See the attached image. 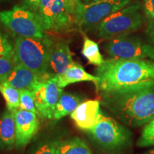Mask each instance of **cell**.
<instances>
[{
    "mask_svg": "<svg viewBox=\"0 0 154 154\" xmlns=\"http://www.w3.org/2000/svg\"><path fill=\"white\" fill-rule=\"evenodd\" d=\"M100 95L124 93L154 84V61L109 59L96 69Z\"/></svg>",
    "mask_w": 154,
    "mask_h": 154,
    "instance_id": "obj_1",
    "label": "cell"
},
{
    "mask_svg": "<svg viewBox=\"0 0 154 154\" xmlns=\"http://www.w3.org/2000/svg\"><path fill=\"white\" fill-rule=\"evenodd\" d=\"M57 78V85L61 88L69 84L82 82H92L96 84L99 82V77L90 74L85 71L82 65L74 62L63 74L58 75Z\"/></svg>",
    "mask_w": 154,
    "mask_h": 154,
    "instance_id": "obj_16",
    "label": "cell"
},
{
    "mask_svg": "<svg viewBox=\"0 0 154 154\" xmlns=\"http://www.w3.org/2000/svg\"><path fill=\"white\" fill-rule=\"evenodd\" d=\"M15 65L13 57H0V84L5 82Z\"/></svg>",
    "mask_w": 154,
    "mask_h": 154,
    "instance_id": "obj_25",
    "label": "cell"
},
{
    "mask_svg": "<svg viewBox=\"0 0 154 154\" xmlns=\"http://www.w3.org/2000/svg\"><path fill=\"white\" fill-rule=\"evenodd\" d=\"M74 62L68 43L63 39H54L49 53L47 74L50 76L63 74Z\"/></svg>",
    "mask_w": 154,
    "mask_h": 154,
    "instance_id": "obj_12",
    "label": "cell"
},
{
    "mask_svg": "<svg viewBox=\"0 0 154 154\" xmlns=\"http://www.w3.org/2000/svg\"><path fill=\"white\" fill-rule=\"evenodd\" d=\"M14 45L9 38L0 30V57H13Z\"/></svg>",
    "mask_w": 154,
    "mask_h": 154,
    "instance_id": "obj_26",
    "label": "cell"
},
{
    "mask_svg": "<svg viewBox=\"0 0 154 154\" xmlns=\"http://www.w3.org/2000/svg\"><path fill=\"white\" fill-rule=\"evenodd\" d=\"M102 105L127 126H143L154 117V84L124 93L102 94Z\"/></svg>",
    "mask_w": 154,
    "mask_h": 154,
    "instance_id": "obj_2",
    "label": "cell"
},
{
    "mask_svg": "<svg viewBox=\"0 0 154 154\" xmlns=\"http://www.w3.org/2000/svg\"><path fill=\"white\" fill-rule=\"evenodd\" d=\"M57 151L59 154H92L86 142L78 137L60 140Z\"/></svg>",
    "mask_w": 154,
    "mask_h": 154,
    "instance_id": "obj_18",
    "label": "cell"
},
{
    "mask_svg": "<svg viewBox=\"0 0 154 154\" xmlns=\"http://www.w3.org/2000/svg\"><path fill=\"white\" fill-rule=\"evenodd\" d=\"M45 76L36 74L22 65L16 64L7 79L2 84L16 88L17 89H29L33 91L36 84Z\"/></svg>",
    "mask_w": 154,
    "mask_h": 154,
    "instance_id": "obj_14",
    "label": "cell"
},
{
    "mask_svg": "<svg viewBox=\"0 0 154 154\" xmlns=\"http://www.w3.org/2000/svg\"><path fill=\"white\" fill-rule=\"evenodd\" d=\"M0 22L17 36L43 38L47 36L37 13L24 5L0 11Z\"/></svg>",
    "mask_w": 154,
    "mask_h": 154,
    "instance_id": "obj_6",
    "label": "cell"
},
{
    "mask_svg": "<svg viewBox=\"0 0 154 154\" xmlns=\"http://www.w3.org/2000/svg\"><path fill=\"white\" fill-rule=\"evenodd\" d=\"M88 132L94 143L107 151L125 150L133 142L132 133L128 128L102 113L96 124Z\"/></svg>",
    "mask_w": 154,
    "mask_h": 154,
    "instance_id": "obj_5",
    "label": "cell"
},
{
    "mask_svg": "<svg viewBox=\"0 0 154 154\" xmlns=\"http://www.w3.org/2000/svg\"><path fill=\"white\" fill-rule=\"evenodd\" d=\"M37 14L45 31L67 32L75 24L74 17L67 10L64 0H40Z\"/></svg>",
    "mask_w": 154,
    "mask_h": 154,
    "instance_id": "obj_8",
    "label": "cell"
},
{
    "mask_svg": "<svg viewBox=\"0 0 154 154\" xmlns=\"http://www.w3.org/2000/svg\"><path fill=\"white\" fill-rule=\"evenodd\" d=\"M82 102V99L79 96L63 92L56 106L53 119L59 120L71 114Z\"/></svg>",
    "mask_w": 154,
    "mask_h": 154,
    "instance_id": "obj_17",
    "label": "cell"
},
{
    "mask_svg": "<svg viewBox=\"0 0 154 154\" xmlns=\"http://www.w3.org/2000/svg\"><path fill=\"white\" fill-rule=\"evenodd\" d=\"M105 50L112 59L135 60L150 59V51L147 42L138 36H121L109 40Z\"/></svg>",
    "mask_w": 154,
    "mask_h": 154,
    "instance_id": "obj_9",
    "label": "cell"
},
{
    "mask_svg": "<svg viewBox=\"0 0 154 154\" xmlns=\"http://www.w3.org/2000/svg\"><path fill=\"white\" fill-rule=\"evenodd\" d=\"M148 37H149V40H148L147 43L149 47L150 59L154 61V34L148 36Z\"/></svg>",
    "mask_w": 154,
    "mask_h": 154,
    "instance_id": "obj_29",
    "label": "cell"
},
{
    "mask_svg": "<svg viewBox=\"0 0 154 154\" xmlns=\"http://www.w3.org/2000/svg\"><path fill=\"white\" fill-rule=\"evenodd\" d=\"M20 93V106L19 109L29 111H32L38 115V111L36 109L35 102L33 92L29 89H19Z\"/></svg>",
    "mask_w": 154,
    "mask_h": 154,
    "instance_id": "obj_24",
    "label": "cell"
},
{
    "mask_svg": "<svg viewBox=\"0 0 154 154\" xmlns=\"http://www.w3.org/2000/svg\"><path fill=\"white\" fill-rule=\"evenodd\" d=\"M22 2L25 7L37 13L40 0H22Z\"/></svg>",
    "mask_w": 154,
    "mask_h": 154,
    "instance_id": "obj_28",
    "label": "cell"
},
{
    "mask_svg": "<svg viewBox=\"0 0 154 154\" xmlns=\"http://www.w3.org/2000/svg\"><path fill=\"white\" fill-rule=\"evenodd\" d=\"M82 54L87 59L90 64L99 66L104 61L103 56L100 52L98 44L88 36L84 35V44L82 49Z\"/></svg>",
    "mask_w": 154,
    "mask_h": 154,
    "instance_id": "obj_19",
    "label": "cell"
},
{
    "mask_svg": "<svg viewBox=\"0 0 154 154\" xmlns=\"http://www.w3.org/2000/svg\"><path fill=\"white\" fill-rule=\"evenodd\" d=\"M131 0H99L82 3L74 16L75 24L84 30L98 29L106 17L131 3Z\"/></svg>",
    "mask_w": 154,
    "mask_h": 154,
    "instance_id": "obj_7",
    "label": "cell"
},
{
    "mask_svg": "<svg viewBox=\"0 0 154 154\" xmlns=\"http://www.w3.org/2000/svg\"><path fill=\"white\" fill-rule=\"evenodd\" d=\"M38 115L43 119H53L55 108L63 89L57 85L56 76H45L32 91Z\"/></svg>",
    "mask_w": 154,
    "mask_h": 154,
    "instance_id": "obj_10",
    "label": "cell"
},
{
    "mask_svg": "<svg viewBox=\"0 0 154 154\" xmlns=\"http://www.w3.org/2000/svg\"><path fill=\"white\" fill-rule=\"evenodd\" d=\"M140 2L129 4L106 18L97 29L100 38L110 40L136 32L145 22Z\"/></svg>",
    "mask_w": 154,
    "mask_h": 154,
    "instance_id": "obj_4",
    "label": "cell"
},
{
    "mask_svg": "<svg viewBox=\"0 0 154 154\" xmlns=\"http://www.w3.org/2000/svg\"><path fill=\"white\" fill-rule=\"evenodd\" d=\"M53 40L48 35L43 38L17 36L13 55L15 63L22 65L41 76L47 75Z\"/></svg>",
    "mask_w": 154,
    "mask_h": 154,
    "instance_id": "obj_3",
    "label": "cell"
},
{
    "mask_svg": "<svg viewBox=\"0 0 154 154\" xmlns=\"http://www.w3.org/2000/svg\"><path fill=\"white\" fill-rule=\"evenodd\" d=\"M86 2H96V1H99V0H85Z\"/></svg>",
    "mask_w": 154,
    "mask_h": 154,
    "instance_id": "obj_31",
    "label": "cell"
},
{
    "mask_svg": "<svg viewBox=\"0 0 154 154\" xmlns=\"http://www.w3.org/2000/svg\"><path fill=\"white\" fill-rule=\"evenodd\" d=\"M55 154H59L57 153V150H56V153H55Z\"/></svg>",
    "mask_w": 154,
    "mask_h": 154,
    "instance_id": "obj_32",
    "label": "cell"
},
{
    "mask_svg": "<svg viewBox=\"0 0 154 154\" xmlns=\"http://www.w3.org/2000/svg\"><path fill=\"white\" fill-rule=\"evenodd\" d=\"M101 113L100 102L98 100H88L82 102L70 116L79 128L88 131L96 124Z\"/></svg>",
    "mask_w": 154,
    "mask_h": 154,
    "instance_id": "obj_13",
    "label": "cell"
},
{
    "mask_svg": "<svg viewBox=\"0 0 154 154\" xmlns=\"http://www.w3.org/2000/svg\"><path fill=\"white\" fill-rule=\"evenodd\" d=\"M16 144L14 111L7 109L0 115V150L10 151Z\"/></svg>",
    "mask_w": 154,
    "mask_h": 154,
    "instance_id": "obj_15",
    "label": "cell"
},
{
    "mask_svg": "<svg viewBox=\"0 0 154 154\" xmlns=\"http://www.w3.org/2000/svg\"><path fill=\"white\" fill-rule=\"evenodd\" d=\"M67 10L71 14L75 16L76 12L82 4V0H64Z\"/></svg>",
    "mask_w": 154,
    "mask_h": 154,
    "instance_id": "obj_27",
    "label": "cell"
},
{
    "mask_svg": "<svg viewBox=\"0 0 154 154\" xmlns=\"http://www.w3.org/2000/svg\"><path fill=\"white\" fill-rule=\"evenodd\" d=\"M0 94L5 100L7 109L14 111L20 106V93L19 89L5 84H0Z\"/></svg>",
    "mask_w": 154,
    "mask_h": 154,
    "instance_id": "obj_20",
    "label": "cell"
},
{
    "mask_svg": "<svg viewBox=\"0 0 154 154\" xmlns=\"http://www.w3.org/2000/svg\"><path fill=\"white\" fill-rule=\"evenodd\" d=\"M143 154H154V149L149 150V151H146V153H144Z\"/></svg>",
    "mask_w": 154,
    "mask_h": 154,
    "instance_id": "obj_30",
    "label": "cell"
},
{
    "mask_svg": "<svg viewBox=\"0 0 154 154\" xmlns=\"http://www.w3.org/2000/svg\"><path fill=\"white\" fill-rule=\"evenodd\" d=\"M60 139H45L38 142L31 150L29 154H55Z\"/></svg>",
    "mask_w": 154,
    "mask_h": 154,
    "instance_id": "obj_22",
    "label": "cell"
},
{
    "mask_svg": "<svg viewBox=\"0 0 154 154\" xmlns=\"http://www.w3.org/2000/svg\"><path fill=\"white\" fill-rule=\"evenodd\" d=\"M143 11L146 22L147 36L154 34V0H143Z\"/></svg>",
    "mask_w": 154,
    "mask_h": 154,
    "instance_id": "obj_23",
    "label": "cell"
},
{
    "mask_svg": "<svg viewBox=\"0 0 154 154\" xmlns=\"http://www.w3.org/2000/svg\"><path fill=\"white\" fill-rule=\"evenodd\" d=\"M136 145L140 148L151 147L154 146V117L145 125Z\"/></svg>",
    "mask_w": 154,
    "mask_h": 154,
    "instance_id": "obj_21",
    "label": "cell"
},
{
    "mask_svg": "<svg viewBox=\"0 0 154 154\" xmlns=\"http://www.w3.org/2000/svg\"><path fill=\"white\" fill-rule=\"evenodd\" d=\"M14 111L16 126V144L19 149L29 143L39 129L40 123L37 114L32 111L17 109Z\"/></svg>",
    "mask_w": 154,
    "mask_h": 154,
    "instance_id": "obj_11",
    "label": "cell"
}]
</instances>
